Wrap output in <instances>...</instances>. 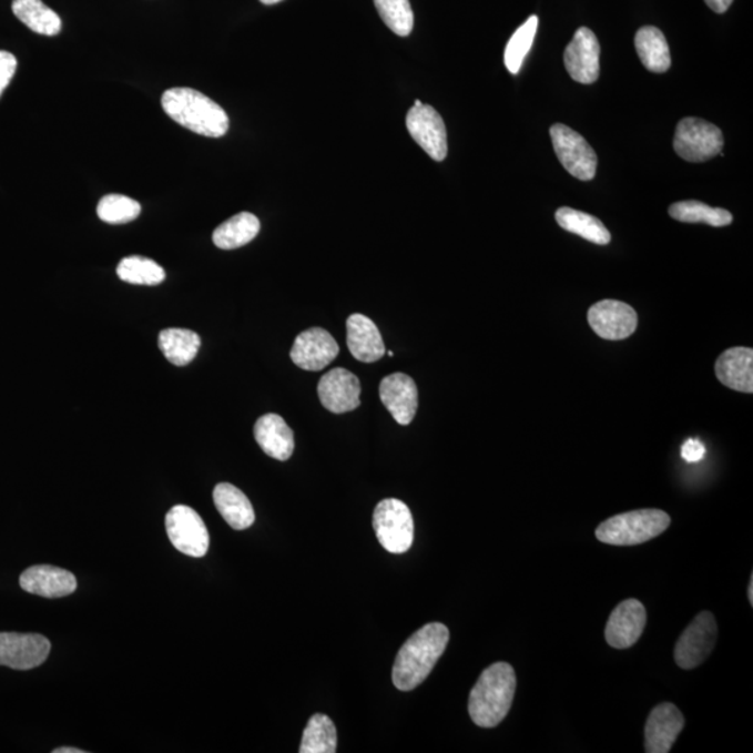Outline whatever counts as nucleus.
I'll return each instance as SVG.
<instances>
[{"instance_id": "obj_1", "label": "nucleus", "mask_w": 753, "mask_h": 753, "mask_svg": "<svg viewBox=\"0 0 753 753\" xmlns=\"http://www.w3.org/2000/svg\"><path fill=\"white\" fill-rule=\"evenodd\" d=\"M448 642V628L440 622L420 628L399 650L393 670L394 685L399 691L419 686L446 652Z\"/></svg>"}, {"instance_id": "obj_2", "label": "nucleus", "mask_w": 753, "mask_h": 753, "mask_svg": "<svg viewBox=\"0 0 753 753\" xmlns=\"http://www.w3.org/2000/svg\"><path fill=\"white\" fill-rule=\"evenodd\" d=\"M517 691L511 664L495 663L479 676L469 696V714L481 729L497 727L507 718Z\"/></svg>"}, {"instance_id": "obj_3", "label": "nucleus", "mask_w": 753, "mask_h": 753, "mask_svg": "<svg viewBox=\"0 0 753 753\" xmlns=\"http://www.w3.org/2000/svg\"><path fill=\"white\" fill-rule=\"evenodd\" d=\"M167 116L191 132L220 139L230 130L226 112L207 95L193 89H171L161 100Z\"/></svg>"}, {"instance_id": "obj_4", "label": "nucleus", "mask_w": 753, "mask_h": 753, "mask_svg": "<svg viewBox=\"0 0 753 753\" xmlns=\"http://www.w3.org/2000/svg\"><path fill=\"white\" fill-rule=\"evenodd\" d=\"M670 523V515L660 509H638L601 522L596 529V538L606 545L637 546L658 538Z\"/></svg>"}, {"instance_id": "obj_5", "label": "nucleus", "mask_w": 753, "mask_h": 753, "mask_svg": "<svg viewBox=\"0 0 753 753\" xmlns=\"http://www.w3.org/2000/svg\"><path fill=\"white\" fill-rule=\"evenodd\" d=\"M373 528L380 545L393 554H404L414 545V517L409 507L397 498H387L377 503L373 513Z\"/></svg>"}, {"instance_id": "obj_6", "label": "nucleus", "mask_w": 753, "mask_h": 753, "mask_svg": "<svg viewBox=\"0 0 753 753\" xmlns=\"http://www.w3.org/2000/svg\"><path fill=\"white\" fill-rule=\"evenodd\" d=\"M722 130L699 118H685L676 124L674 151L688 162H706L723 156Z\"/></svg>"}, {"instance_id": "obj_7", "label": "nucleus", "mask_w": 753, "mask_h": 753, "mask_svg": "<svg viewBox=\"0 0 753 753\" xmlns=\"http://www.w3.org/2000/svg\"><path fill=\"white\" fill-rule=\"evenodd\" d=\"M552 147L557 159L573 177L592 181L598 170V155L587 140L566 124H552L550 129Z\"/></svg>"}, {"instance_id": "obj_8", "label": "nucleus", "mask_w": 753, "mask_h": 753, "mask_svg": "<svg viewBox=\"0 0 753 753\" xmlns=\"http://www.w3.org/2000/svg\"><path fill=\"white\" fill-rule=\"evenodd\" d=\"M165 527L167 538L176 550L183 554L202 558L207 554L210 535L207 527L194 511L187 506H176L166 513Z\"/></svg>"}, {"instance_id": "obj_9", "label": "nucleus", "mask_w": 753, "mask_h": 753, "mask_svg": "<svg viewBox=\"0 0 753 753\" xmlns=\"http://www.w3.org/2000/svg\"><path fill=\"white\" fill-rule=\"evenodd\" d=\"M716 641V619L709 611H702L682 632L679 642H676L675 663L684 670L699 668L711 655Z\"/></svg>"}, {"instance_id": "obj_10", "label": "nucleus", "mask_w": 753, "mask_h": 753, "mask_svg": "<svg viewBox=\"0 0 753 753\" xmlns=\"http://www.w3.org/2000/svg\"><path fill=\"white\" fill-rule=\"evenodd\" d=\"M51 642L40 633L0 632V665L32 670L45 663Z\"/></svg>"}, {"instance_id": "obj_11", "label": "nucleus", "mask_w": 753, "mask_h": 753, "mask_svg": "<svg viewBox=\"0 0 753 753\" xmlns=\"http://www.w3.org/2000/svg\"><path fill=\"white\" fill-rule=\"evenodd\" d=\"M406 128L417 144L433 160L441 162L447 159L448 140L446 123L440 113L430 105L414 106L406 116Z\"/></svg>"}, {"instance_id": "obj_12", "label": "nucleus", "mask_w": 753, "mask_h": 753, "mask_svg": "<svg viewBox=\"0 0 753 753\" xmlns=\"http://www.w3.org/2000/svg\"><path fill=\"white\" fill-rule=\"evenodd\" d=\"M588 322L600 338L622 340L637 332L638 314L624 302L601 301L589 308Z\"/></svg>"}, {"instance_id": "obj_13", "label": "nucleus", "mask_w": 753, "mask_h": 753, "mask_svg": "<svg viewBox=\"0 0 753 753\" xmlns=\"http://www.w3.org/2000/svg\"><path fill=\"white\" fill-rule=\"evenodd\" d=\"M563 63L571 78L581 84H593L600 74V43L588 27H581L563 53Z\"/></svg>"}, {"instance_id": "obj_14", "label": "nucleus", "mask_w": 753, "mask_h": 753, "mask_svg": "<svg viewBox=\"0 0 753 753\" xmlns=\"http://www.w3.org/2000/svg\"><path fill=\"white\" fill-rule=\"evenodd\" d=\"M339 346L323 328H311L297 335L291 359L307 372H319L337 359Z\"/></svg>"}, {"instance_id": "obj_15", "label": "nucleus", "mask_w": 753, "mask_h": 753, "mask_svg": "<svg viewBox=\"0 0 753 753\" xmlns=\"http://www.w3.org/2000/svg\"><path fill=\"white\" fill-rule=\"evenodd\" d=\"M360 393L359 378L346 368H334L318 383V397L324 408L337 415L359 408Z\"/></svg>"}, {"instance_id": "obj_16", "label": "nucleus", "mask_w": 753, "mask_h": 753, "mask_svg": "<svg viewBox=\"0 0 753 753\" xmlns=\"http://www.w3.org/2000/svg\"><path fill=\"white\" fill-rule=\"evenodd\" d=\"M647 610L641 601L630 599L615 607L606 627V641L614 649L633 647L647 627Z\"/></svg>"}, {"instance_id": "obj_17", "label": "nucleus", "mask_w": 753, "mask_h": 753, "mask_svg": "<svg viewBox=\"0 0 753 753\" xmlns=\"http://www.w3.org/2000/svg\"><path fill=\"white\" fill-rule=\"evenodd\" d=\"M684 727L685 719L675 704H659L650 713L644 727V751L669 753Z\"/></svg>"}, {"instance_id": "obj_18", "label": "nucleus", "mask_w": 753, "mask_h": 753, "mask_svg": "<svg viewBox=\"0 0 753 753\" xmlns=\"http://www.w3.org/2000/svg\"><path fill=\"white\" fill-rule=\"evenodd\" d=\"M380 398L398 425L408 426L415 419L419 393L414 378L404 373L384 377L380 384Z\"/></svg>"}, {"instance_id": "obj_19", "label": "nucleus", "mask_w": 753, "mask_h": 753, "mask_svg": "<svg viewBox=\"0 0 753 753\" xmlns=\"http://www.w3.org/2000/svg\"><path fill=\"white\" fill-rule=\"evenodd\" d=\"M20 587L31 594L47 599L64 598L75 592L78 579L72 572L52 566L27 568L21 573Z\"/></svg>"}, {"instance_id": "obj_20", "label": "nucleus", "mask_w": 753, "mask_h": 753, "mask_svg": "<svg viewBox=\"0 0 753 753\" xmlns=\"http://www.w3.org/2000/svg\"><path fill=\"white\" fill-rule=\"evenodd\" d=\"M346 343L356 360L374 363L386 355V345L377 325L363 314H352L346 322Z\"/></svg>"}, {"instance_id": "obj_21", "label": "nucleus", "mask_w": 753, "mask_h": 753, "mask_svg": "<svg viewBox=\"0 0 753 753\" xmlns=\"http://www.w3.org/2000/svg\"><path fill=\"white\" fill-rule=\"evenodd\" d=\"M254 438L260 448L274 459L288 460L295 451L294 431L276 414L260 417L254 426Z\"/></svg>"}, {"instance_id": "obj_22", "label": "nucleus", "mask_w": 753, "mask_h": 753, "mask_svg": "<svg viewBox=\"0 0 753 753\" xmlns=\"http://www.w3.org/2000/svg\"><path fill=\"white\" fill-rule=\"evenodd\" d=\"M716 376L723 386L734 391L753 393V350L731 348L716 362Z\"/></svg>"}, {"instance_id": "obj_23", "label": "nucleus", "mask_w": 753, "mask_h": 753, "mask_svg": "<svg viewBox=\"0 0 753 753\" xmlns=\"http://www.w3.org/2000/svg\"><path fill=\"white\" fill-rule=\"evenodd\" d=\"M216 509L232 529L245 530L256 521V513L245 492L230 484H220L214 489Z\"/></svg>"}, {"instance_id": "obj_24", "label": "nucleus", "mask_w": 753, "mask_h": 753, "mask_svg": "<svg viewBox=\"0 0 753 753\" xmlns=\"http://www.w3.org/2000/svg\"><path fill=\"white\" fill-rule=\"evenodd\" d=\"M635 48L643 67L652 73H665L671 68L668 40L655 27H642L635 35Z\"/></svg>"}, {"instance_id": "obj_25", "label": "nucleus", "mask_w": 753, "mask_h": 753, "mask_svg": "<svg viewBox=\"0 0 753 753\" xmlns=\"http://www.w3.org/2000/svg\"><path fill=\"white\" fill-rule=\"evenodd\" d=\"M260 221L256 215L241 213L221 224L213 233L214 245L221 251H235L246 246L258 235Z\"/></svg>"}, {"instance_id": "obj_26", "label": "nucleus", "mask_w": 753, "mask_h": 753, "mask_svg": "<svg viewBox=\"0 0 753 753\" xmlns=\"http://www.w3.org/2000/svg\"><path fill=\"white\" fill-rule=\"evenodd\" d=\"M159 346L167 362H171L173 366L182 367L196 359L202 338L191 329L167 328L161 332Z\"/></svg>"}, {"instance_id": "obj_27", "label": "nucleus", "mask_w": 753, "mask_h": 753, "mask_svg": "<svg viewBox=\"0 0 753 753\" xmlns=\"http://www.w3.org/2000/svg\"><path fill=\"white\" fill-rule=\"evenodd\" d=\"M13 13L21 23L37 34L55 37L62 30V20L42 0H13Z\"/></svg>"}, {"instance_id": "obj_28", "label": "nucleus", "mask_w": 753, "mask_h": 753, "mask_svg": "<svg viewBox=\"0 0 753 753\" xmlns=\"http://www.w3.org/2000/svg\"><path fill=\"white\" fill-rule=\"evenodd\" d=\"M557 224L570 233L583 237L594 245L606 246L611 242L609 230L596 216L582 211L562 207L556 213Z\"/></svg>"}, {"instance_id": "obj_29", "label": "nucleus", "mask_w": 753, "mask_h": 753, "mask_svg": "<svg viewBox=\"0 0 753 753\" xmlns=\"http://www.w3.org/2000/svg\"><path fill=\"white\" fill-rule=\"evenodd\" d=\"M669 214L671 218L685 222V224H706L720 227L733 222V215L727 210L714 208L695 200L670 205Z\"/></svg>"}, {"instance_id": "obj_30", "label": "nucleus", "mask_w": 753, "mask_h": 753, "mask_svg": "<svg viewBox=\"0 0 753 753\" xmlns=\"http://www.w3.org/2000/svg\"><path fill=\"white\" fill-rule=\"evenodd\" d=\"M337 729L333 720L325 714H314L303 733L301 753L337 752Z\"/></svg>"}, {"instance_id": "obj_31", "label": "nucleus", "mask_w": 753, "mask_h": 753, "mask_svg": "<svg viewBox=\"0 0 753 753\" xmlns=\"http://www.w3.org/2000/svg\"><path fill=\"white\" fill-rule=\"evenodd\" d=\"M119 278L132 285L156 286L165 281V271L153 260L130 256L123 258L116 268Z\"/></svg>"}, {"instance_id": "obj_32", "label": "nucleus", "mask_w": 753, "mask_h": 753, "mask_svg": "<svg viewBox=\"0 0 753 753\" xmlns=\"http://www.w3.org/2000/svg\"><path fill=\"white\" fill-rule=\"evenodd\" d=\"M539 19L538 16H530L528 21L519 27L513 32L511 40L508 41L506 53H503V62L509 70V73L518 74L521 70L525 59L532 50L536 32H538Z\"/></svg>"}, {"instance_id": "obj_33", "label": "nucleus", "mask_w": 753, "mask_h": 753, "mask_svg": "<svg viewBox=\"0 0 753 753\" xmlns=\"http://www.w3.org/2000/svg\"><path fill=\"white\" fill-rule=\"evenodd\" d=\"M374 4L389 30L399 37L410 35L415 18L409 0H374Z\"/></svg>"}, {"instance_id": "obj_34", "label": "nucleus", "mask_w": 753, "mask_h": 753, "mask_svg": "<svg viewBox=\"0 0 753 753\" xmlns=\"http://www.w3.org/2000/svg\"><path fill=\"white\" fill-rule=\"evenodd\" d=\"M96 214L106 224L122 225L132 222L141 214V205L135 200L122 194H108L101 199Z\"/></svg>"}, {"instance_id": "obj_35", "label": "nucleus", "mask_w": 753, "mask_h": 753, "mask_svg": "<svg viewBox=\"0 0 753 753\" xmlns=\"http://www.w3.org/2000/svg\"><path fill=\"white\" fill-rule=\"evenodd\" d=\"M16 69H18V59L10 52L0 51V96L12 81Z\"/></svg>"}, {"instance_id": "obj_36", "label": "nucleus", "mask_w": 753, "mask_h": 753, "mask_svg": "<svg viewBox=\"0 0 753 753\" xmlns=\"http://www.w3.org/2000/svg\"><path fill=\"white\" fill-rule=\"evenodd\" d=\"M704 452H706V449H704L703 444L698 440H688L681 448L682 458H684L686 462H698V460H701L704 457Z\"/></svg>"}, {"instance_id": "obj_37", "label": "nucleus", "mask_w": 753, "mask_h": 753, "mask_svg": "<svg viewBox=\"0 0 753 753\" xmlns=\"http://www.w3.org/2000/svg\"><path fill=\"white\" fill-rule=\"evenodd\" d=\"M708 7L719 14L727 12L734 0H704Z\"/></svg>"}, {"instance_id": "obj_38", "label": "nucleus", "mask_w": 753, "mask_h": 753, "mask_svg": "<svg viewBox=\"0 0 753 753\" xmlns=\"http://www.w3.org/2000/svg\"><path fill=\"white\" fill-rule=\"evenodd\" d=\"M53 753H85L83 750H78V747L63 746L53 750Z\"/></svg>"}, {"instance_id": "obj_39", "label": "nucleus", "mask_w": 753, "mask_h": 753, "mask_svg": "<svg viewBox=\"0 0 753 753\" xmlns=\"http://www.w3.org/2000/svg\"><path fill=\"white\" fill-rule=\"evenodd\" d=\"M747 598H750V603L753 606V577H751L750 588H747Z\"/></svg>"}, {"instance_id": "obj_40", "label": "nucleus", "mask_w": 753, "mask_h": 753, "mask_svg": "<svg viewBox=\"0 0 753 753\" xmlns=\"http://www.w3.org/2000/svg\"><path fill=\"white\" fill-rule=\"evenodd\" d=\"M263 4H267V7H271V4H276L282 2V0H260Z\"/></svg>"}, {"instance_id": "obj_41", "label": "nucleus", "mask_w": 753, "mask_h": 753, "mask_svg": "<svg viewBox=\"0 0 753 753\" xmlns=\"http://www.w3.org/2000/svg\"><path fill=\"white\" fill-rule=\"evenodd\" d=\"M420 105H421V101H420V100H416L414 106H420Z\"/></svg>"}, {"instance_id": "obj_42", "label": "nucleus", "mask_w": 753, "mask_h": 753, "mask_svg": "<svg viewBox=\"0 0 753 753\" xmlns=\"http://www.w3.org/2000/svg\"><path fill=\"white\" fill-rule=\"evenodd\" d=\"M388 356H389V357H394V352H393V350H389V352H388Z\"/></svg>"}]
</instances>
